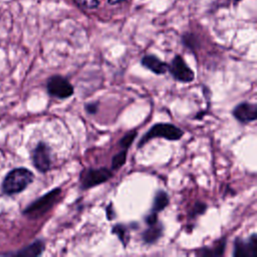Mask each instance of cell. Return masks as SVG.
Masks as SVG:
<instances>
[{
    "instance_id": "6da1fadb",
    "label": "cell",
    "mask_w": 257,
    "mask_h": 257,
    "mask_svg": "<svg viewBox=\"0 0 257 257\" xmlns=\"http://www.w3.org/2000/svg\"><path fill=\"white\" fill-rule=\"evenodd\" d=\"M34 176L31 171L26 168H16L10 171L5 177L2 190L7 195H13L22 192L32 183Z\"/></svg>"
},
{
    "instance_id": "7a4b0ae2",
    "label": "cell",
    "mask_w": 257,
    "mask_h": 257,
    "mask_svg": "<svg viewBox=\"0 0 257 257\" xmlns=\"http://www.w3.org/2000/svg\"><path fill=\"white\" fill-rule=\"evenodd\" d=\"M184 135V132L175 124L172 123H156L154 124L142 138L139 143V148H142L146 143L152 139L163 138L168 141H178Z\"/></svg>"
},
{
    "instance_id": "3957f363",
    "label": "cell",
    "mask_w": 257,
    "mask_h": 257,
    "mask_svg": "<svg viewBox=\"0 0 257 257\" xmlns=\"http://www.w3.org/2000/svg\"><path fill=\"white\" fill-rule=\"evenodd\" d=\"M61 194L60 188H55L52 191L48 192L47 194L43 195L42 197L35 200L33 203H31L25 210L24 214L28 216L33 217H39L46 213L57 201Z\"/></svg>"
},
{
    "instance_id": "277c9868",
    "label": "cell",
    "mask_w": 257,
    "mask_h": 257,
    "mask_svg": "<svg viewBox=\"0 0 257 257\" xmlns=\"http://www.w3.org/2000/svg\"><path fill=\"white\" fill-rule=\"evenodd\" d=\"M47 92L57 98H68L74 93V88L67 78L61 75H52L47 79Z\"/></svg>"
},
{
    "instance_id": "5b68a950",
    "label": "cell",
    "mask_w": 257,
    "mask_h": 257,
    "mask_svg": "<svg viewBox=\"0 0 257 257\" xmlns=\"http://www.w3.org/2000/svg\"><path fill=\"white\" fill-rule=\"evenodd\" d=\"M168 70L171 75L181 82H192L195 79L194 71L188 66L181 55H176L170 64H168Z\"/></svg>"
},
{
    "instance_id": "8992f818",
    "label": "cell",
    "mask_w": 257,
    "mask_h": 257,
    "mask_svg": "<svg viewBox=\"0 0 257 257\" xmlns=\"http://www.w3.org/2000/svg\"><path fill=\"white\" fill-rule=\"evenodd\" d=\"M112 177V172L106 168L88 169L81 178V189L87 190L105 183Z\"/></svg>"
},
{
    "instance_id": "52a82bcc",
    "label": "cell",
    "mask_w": 257,
    "mask_h": 257,
    "mask_svg": "<svg viewBox=\"0 0 257 257\" xmlns=\"http://www.w3.org/2000/svg\"><path fill=\"white\" fill-rule=\"evenodd\" d=\"M32 161L34 167L41 173H45L50 169L51 157L50 148L43 142H39L32 153Z\"/></svg>"
},
{
    "instance_id": "ba28073f",
    "label": "cell",
    "mask_w": 257,
    "mask_h": 257,
    "mask_svg": "<svg viewBox=\"0 0 257 257\" xmlns=\"http://www.w3.org/2000/svg\"><path fill=\"white\" fill-rule=\"evenodd\" d=\"M257 235L253 233L247 240L237 238L234 242V257H256Z\"/></svg>"
},
{
    "instance_id": "9c48e42d",
    "label": "cell",
    "mask_w": 257,
    "mask_h": 257,
    "mask_svg": "<svg viewBox=\"0 0 257 257\" xmlns=\"http://www.w3.org/2000/svg\"><path fill=\"white\" fill-rule=\"evenodd\" d=\"M232 114L242 123L254 121L257 118V105L247 101L240 102L233 108Z\"/></svg>"
},
{
    "instance_id": "30bf717a",
    "label": "cell",
    "mask_w": 257,
    "mask_h": 257,
    "mask_svg": "<svg viewBox=\"0 0 257 257\" xmlns=\"http://www.w3.org/2000/svg\"><path fill=\"white\" fill-rule=\"evenodd\" d=\"M141 63L144 67L151 70L155 74H165L168 71V64L158 58L156 55H145L142 58Z\"/></svg>"
},
{
    "instance_id": "8fae6325",
    "label": "cell",
    "mask_w": 257,
    "mask_h": 257,
    "mask_svg": "<svg viewBox=\"0 0 257 257\" xmlns=\"http://www.w3.org/2000/svg\"><path fill=\"white\" fill-rule=\"evenodd\" d=\"M148 229L143 233V241L146 244H153L156 243L164 233V226L159 221L155 224L148 225Z\"/></svg>"
},
{
    "instance_id": "7c38bea8",
    "label": "cell",
    "mask_w": 257,
    "mask_h": 257,
    "mask_svg": "<svg viewBox=\"0 0 257 257\" xmlns=\"http://www.w3.org/2000/svg\"><path fill=\"white\" fill-rule=\"evenodd\" d=\"M226 238H223L218 241V243L212 247V248H202L199 250V255L206 256V257H216V256H222L224 254L225 248H226Z\"/></svg>"
},
{
    "instance_id": "4fadbf2b",
    "label": "cell",
    "mask_w": 257,
    "mask_h": 257,
    "mask_svg": "<svg viewBox=\"0 0 257 257\" xmlns=\"http://www.w3.org/2000/svg\"><path fill=\"white\" fill-rule=\"evenodd\" d=\"M169 205V196L165 191H158L155 198L154 203L152 206V211L154 213H159L163 211Z\"/></svg>"
},
{
    "instance_id": "5bb4252c",
    "label": "cell",
    "mask_w": 257,
    "mask_h": 257,
    "mask_svg": "<svg viewBox=\"0 0 257 257\" xmlns=\"http://www.w3.org/2000/svg\"><path fill=\"white\" fill-rule=\"evenodd\" d=\"M43 251H44V243L40 240H37L34 243L22 249L21 251L17 252L16 254L20 256H38V255H41Z\"/></svg>"
},
{
    "instance_id": "9a60e30c",
    "label": "cell",
    "mask_w": 257,
    "mask_h": 257,
    "mask_svg": "<svg viewBox=\"0 0 257 257\" xmlns=\"http://www.w3.org/2000/svg\"><path fill=\"white\" fill-rule=\"evenodd\" d=\"M111 233L116 235L119 241L122 243L123 246L126 245V240H127V228L123 224H116L112 227Z\"/></svg>"
},
{
    "instance_id": "2e32d148",
    "label": "cell",
    "mask_w": 257,
    "mask_h": 257,
    "mask_svg": "<svg viewBox=\"0 0 257 257\" xmlns=\"http://www.w3.org/2000/svg\"><path fill=\"white\" fill-rule=\"evenodd\" d=\"M138 135V131L137 130H133L128 133H126L118 142V146L120 148H122L123 150H126L131 147V145L133 144V142L135 141L136 137Z\"/></svg>"
},
{
    "instance_id": "e0dca14e",
    "label": "cell",
    "mask_w": 257,
    "mask_h": 257,
    "mask_svg": "<svg viewBox=\"0 0 257 257\" xmlns=\"http://www.w3.org/2000/svg\"><path fill=\"white\" fill-rule=\"evenodd\" d=\"M125 161H126V150L118 152L111 159V169L118 170L125 164Z\"/></svg>"
},
{
    "instance_id": "ac0fdd59",
    "label": "cell",
    "mask_w": 257,
    "mask_h": 257,
    "mask_svg": "<svg viewBox=\"0 0 257 257\" xmlns=\"http://www.w3.org/2000/svg\"><path fill=\"white\" fill-rule=\"evenodd\" d=\"M73 2L82 9H95L99 5L98 0H73Z\"/></svg>"
},
{
    "instance_id": "d6986e66",
    "label": "cell",
    "mask_w": 257,
    "mask_h": 257,
    "mask_svg": "<svg viewBox=\"0 0 257 257\" xmlns=\"http://www.w3.org/2000/svg\"><path fill=\"white\" fill-rule=\"evenodd\" d=\"M207 210V205L203 202H196L192 208V211L190 213V217L195 218L198 215H202L206 212Z\"/></svg>"
},
{
    "instance_id": "ffe728a7",
    "label": "cell",
    "mask_w": 257,
    "mask_h": 257,
    "mask_svg": "<svg viewBox=\"0 0 257 257\" xmlns=\"http://www.w3.org/2000/svg\"><path fill=\"white\" fill-rule=\"evenodd\" d=\"M85 110L87 113L89 114H94L96 113L97 109H98V103L97 102H89L85 104Z\"/></svg>"
},
{
    "instance_id": "44dd1931",
    "label": "cell",
    "mask_w": 257,
    "mask_h": 257,
    "mask_svg": "<svg viewBox=\"0 0 257 257\" xmlns=\"http://www.w3.org/2000/svg\"><path fill=\"white\" fill-rule=\"evenodd\" d=\"M111 206H112V204H109V205L106 207V217H107L108 220L113 219L114 216H115L114 211H113V209L111 208Z\"/></svg>"
},
{
    "instance_id": "7402d4cb",
    "label": "cell",
    "mask_w": 257,
    "mask_h": 257,
    "mask_svg": "<svg viewBox=\"0 0 257 257\" xmlns=\"http://www.w3.org/2000/svg\"><path fill=\"white\" fill-rule=\"evenodd\" d=\"M125 0H107L108 4L110 5H115V4H118V3H121V2H124Z\"/></svg>"
}]
</instances>
